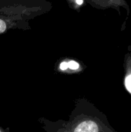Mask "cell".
Listing matches in <instances>:
<instances>
[{
	"instance_id": "obj_1",
	"label": "cell",
	"mask_w": 131,
	"mask_h": 132,
	"mask_svg": "<svg viewBox=\"0 0 131 132\" xmlns=\"http://www.w3.org/2000/svg\"><path fill=\"white\" fill-rule=\"evenodd\" d=\"M74 132H97V127L92 121H85L79 125Z\"/></svg>"
},
{
	"instance_id": "obj_2",
	"label": "cell",
	"mask_w": 131,
	"mask_h": 132,
	"mask_svg": "<svg viewBox=\"0 0 131 132\" xmlns=\"http://www.w3.org/2000/svg\"><path fill=\"white\" fill-rule=\"evenodd\" d=\"M125 87L129 93L131 94V74L128 75L125 79Z\"/></svg>"
},
{
	"instance_id": "obj_3",
	"label": "cell",
	"mask_w": 131,
	"mask_h": 132,
	"mask_svg": "<svg viewBox=\"0 0 131 132\" xmlns=\"http://www.w3.org/2000/svg\"><path fill=\"white\" fill-rule=\"evenodd\" d=\"M79 63L75 61H69V68L71 70H77L79 68Z\"/></svg>"
},
{
	"instance_id": "obj_4",
	"label": "cell",
	"mask_w": 131,
	"mask_h": 132,
	"mask_svg": "<svg viewBox=\"0 0 131 132\" xmlns=\"http://www.w3.org/2000/svg\"><path fill=\"white\" fill-rule=\"evenodd\" d=\"M5 29H6V25H5V22L3 20L0 19V33L3 32L5 30Z\"/></svg>"
},
{
	"instance_id": "obj_5",
	"label": "cell",
	"mask_w": 131,
	"mask_h": 132,
	"mask_svg": "<svg viewBox=\"0 0 131 132\" xmlns=\"http://www.w3.org/2000/svg\"><path fill=\"white\" fill-rule=\"evenodd\" d=\"M67 68H69V63H67V62H63L60 64V69L62 70H66Z\"/></svg>"
},
{
	"instance_id": "obj_6",
	"label": "cell",
	"mask_w": 131,
	"mask_h": 132,
	"mask_svg": "<svg viewBox=\"0 0 131 132\" xmlns=\"http://www.w3.org/2000/svg\"><path fill=\"white\" fill-rule=\"evenodd\" d=\"M83 0H76V3L78 5H81L83 3Z\"/></svg>"
},
{
	"instance_id": "obj_7",
	"label": "cell",
	"mask_w": 131,
	"mask_h": 132,
	"mask_svg": "<svg viewBox=\"0 0 131 132\" xmlns=\"http://www.w3.org/2000/svg\"><path fill=\"white\" fill-rule=\"evenodd\" d=\"M0 132H3V131H2V130L0 129Z\"/></svg>"
}]
</instances>
